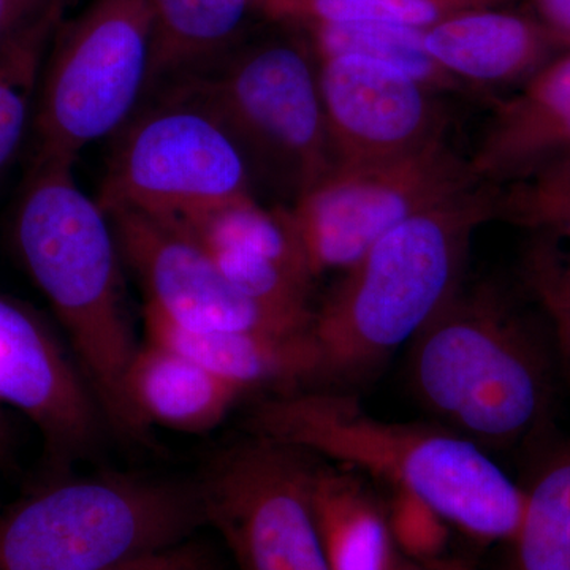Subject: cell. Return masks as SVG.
<instances>
[{
	"instance_id": "cell-3",
	"label": "cell",
	"mask_w": 570,
	"mask_h": 570,
	"mask_svg": "<svg viewBox=\"0 0 570 570\" xmlns=\"http://www.w3.org/2000/svg\"><path fill=\"white\" fill-rule=\"evenodd\" d=\"M73 165L33 159L14 213V243L66 330L100 414L126 436H140L126 393L138 344L124 303L122 255L110 216L81 189Z\"/></svg>"
},
{
	"instance_id": "cell-17",
	"label": "cell",
	"mask_w": 570,
	"mask_h": 570,
	"mask_svg": "<svg viewBox=\"0 0 570 570\" xmlns=\"http://www.w3.org/2000/svg\"><path fill=\"white\" fill-rule=\"evenodd\" d=\"M431 58L464 86L528 80L554 48L535 18L482 7L460 11L423 31Z\"/></svg>"
},
{
	"instance_id": "cell-1",
	"label": "cell",
	"mask_w": 570,
	"mask_h": 570,
	"mask_svg": "<svg viewBox=\"0 0 570 570\" xmlns=\"http://www.w3.org/2000/svg\"><path fill=\"white\" fill-rule=\"evenodd\" d=\"M247 425L255 436L417 494L478 542L508 543L519 530L523 487L485 450L439 423L387 422L346 393L296 390L262 401Z\"/></svg>"
},
{
	"instance_id": "cell-33",
	"label": "cell",
	"mask_w": 570,
	"mask_h": 570,
	"mask_svg": "<svg viewBox=\"0 0 570 570\" xmlns=\"http://www.w3.org/2000/svg\"><path fill=\"white\" fill-rule=\"evenodd\" d=\"M566 163H568L570 165V157H569V159H566Z\"/></svg>"
},
{
	"instance_id": "cell-7",
	"label": "cell",
	"mask_w": 570,
	"mask_h": 570,
	"mask_svg": "<svg viewBox=\"0 0 570 570\" xmlns=\"http://www.w3.org/2000/svg\"><path fill=\"white\" fill-rule=\"evenodd\" d=\"M153 20L148 0H94L59 28L37 97L36 157L73 163L121 130L149 91Z\"/></svg>"
},
{
	"instance_id": "cell-20",
	"label": "cell",
	"mask_w": 570,
	"mask_h": 570,
	"mask_svg": "<svg viewBox=\"0 0 570 570\" xmlns=\"http://www.w3.org/2000/svg\"><path fill=\"white\" fill-rule=\"evenodd\" d=\"M153 20L149 91L224 58L238 41L253 0H148ZM148 91V92H149Z\"/></svg>"
},
{
	"instance_id": "cell-9",
	"label": "cell",
	"mask_w": 570,
	"mask_h": 570,
	"mask_svg": "<svg viewBox=\"0 0 570 570\" xmlns=\"http://www.w3.org/2000/svg\"><path fill=\"white\" fill-rule=\"evenodd\" d=\"M479 184L442 138L400 159L335 165L284 212L314 279L346 272L403 220Z\"/></svg>"
},
{
	"instance_id": "cell-16",
	"label": "cell",
	"mask_w": 570,
	"mask_h": 570,
	"mask_svg": "<svg viewBox=\"0 0 570 570\" xmlns=\"http://www.w3.org/2000/svg\"><path fill=\"white\" fill-rule=\"evenodd\" d=\"M146 341L171 348L247 393L255 389L296 392L317 381L309 330L295 335L261 332H194L145 305Z\"/></svg>"
},
{
	"instance_id": "cell-29",
	"label": "cell",
	"mask_w": 570,
	"mask_h": 570,
	"mask_svg": "<svg viewBox=\"0 0 570 570\" xmlns=\"http://www.w3.org/2000/svg\"><path fill=\"white\" fill-rule=\"evenodd\" d=\"M48 0H0V47L22 28Z\"/></svg>"
},
{
	"instance_id": "cell-18",
	"label": "cell",
	"mask_w": 570,
	"mask_h": 570,
	"mask_svg": "<svg viewBox=\"0 0 570 570\" xmlns=\"http://www.w3.org/2000/svg\"><path fill=\"white\" fill-rule=\"evenodd\" d=\"M126 393L141 431L156 425L184 434L219 426L245 395L206 367L151 341L138 346L130 360Z\"/></svg>"
},
{
	"instance_id": "cell-32",
	"label": "cell",
	"mask_w": 570,
	"mask_h": 570,
	"mask_svg": "<svg viewBox=\"0 0 570 570\" xmlns=\"http://www.w3.org/2000/svg\"><path fill=\"white\" fill-rule=\"evenodd\" d=\"M3 442H6V430H3V423L0 420V449L3 448Z\"/></svg>"
},
{
	"instance_id": "cell-6",
	"label": "cell",
	"mask_w": 570,
	"mask_h": 570,
	"mask_svg": "<svg viewBox=\"0 0 570 570\" xmlns=\"http://www.w3.org/2000/svg\"><path fill=\"white\" fill-rule=\"evenodd\" d=\"M170 89L213 111L242 146L250 170L268 176L292 202L335 167L307 45L266 41L230 51Z\"/></svg>"
},
{
	"instance_id": "cell-11",
	"label": "cell",
	"mask_w": 570,
	"mask_h": 570,
	"mask_svg": "<svg viewBox=\"0 0 570 570\" xmlns=\"http://www.w3.org/2000/svg\"><path fill=\"white\" fill-rule=\"evenodd\" d=\"M110 216L122 261L145 291V305L194 332L295 335L309 326L266 309L235 288L175 223L132 212Z\"/></svg>"
},
{
	"instance_id": "cell-21",
	"label": "cell",
	"mask_w": 570,
	"mask_h": 570,
	"mask_svg": "<svg viewBox=\"0 0 570 570\" xmlns=\"http://www.w3.org/2000/svg\"><path fill=\"white\" fill-rule=\"evenodd\" d=\"M524 490L519 530L502 570H570V439L546 456Z\"/></svg>"
},
{
	"instance_id": "cell-19",
	"label": "cell",
	"mask_w": 570,
	"mask_h": 570,
	"mask_svg": "<svg viewBox=\"0 0 570 570\" xmlns=\"http://www.w3.org/2000/svg\"><path fill=\"white\" fill-rule=\"evenodd\" d=\"M313 508L328 570H395L385 508L354 469L316 466Z\"/></svg>"
},
{
	"instance_id": "cell-31",
	"label": "cell",
	"mask_w": 570,
	"mask_h": 570,
	"mask_svg": "<svg viewBox=\"0 0 570 570\" xmlns=\"http://www.w3.org/2000/svg\"><path fill=\"white\" fill-rule=\"evenodd\" d=\"M450 2L466 3L471 7H501L505 0H450Z\"/></svg>"
},
{
	"instance_id": "cell-10",
	"label": "cell",
	"mask_w": 570,
	"mask_h": 570,
	"mask_svg": "<svg viewBox=\"0 0 570 570\" xmlns=\"http://www.w3.org/2000/svg\"><path fill=\"white\" fill-rule=\"evenodd\" d=\"M317 464L303 450L250 434L195 485L205 524L239 570H328L313 508Z\"/></svg>"
},
{
	"instance_id": "cell-15",
	"label": "cell",
	"mask_w": 570,
	"mask_h": 570,
	"mask_svg": "<svg viewBox=\"0 0 570 570\" xmlns=\"http://www.w3.org/2000/svg\"><path fill=\"white\" fill-rule=\"evenodd\" d=\"M570 157V51L499 105L471 163L480 183L520 181Z\"/></svg>"
},
{
	"instance_id": "cell-14",
	"label": "cell",
	"mask_w": 570,
	"mask_h": 570,
	"mask_svg": "<svg viewBox=\"0 0 570 570\" xmlns=\"http://www.w3.org/2000/svg\"><path fill=\"white\" fill-rule=\"evenodd\" d=\"M171 223L204 247L247 298L292 321H311L313 276L284 206L268 209L249 197Z\"/></svg>"
},
{
	"instance_id": "cell-28",
	"label": "cell",
	"mask_w": 570,
	"mask_h": 570,
	"mask_svg": "<svg viewBox=\"0 0 570 570\" xmlns=\"http://www.w3.org/2000/svg\"><path fill=\"white\" fill-rule=\"evenodd\" d=\"M535 20L549 33L554 47L570 51V0H531Z\"/></svg>"
},
{
	"instance_id": "cell-23",
	"label": "cell",
	"mask_w": 570,
	"mask_h": 570,
	"mask_svg": "<svg viewBox=\"0 0 570 570\" xmlns=\"http://www.w3.org/2000/svg\"><path fill=\"white\" fill-rule=\"evenodd\" d=\"M306 36L314 59L333 56H363L396 67L434 92H461L466 86L448 73L426 51L425 29L390 22L311 26L299 29Z\"/></svg>"
},
{
	"instance_id": "cell-2",
	"label": "cell",
	"mask_w": 570,
	"mask_h": 570,
	"mask_svg": "<svg viewBox=\"0 0 570 570\" xmlns=\"http://www.w3.org/2000/svg\"><path fill=\"white\" fill-rule=\"evenodd\" d=\"M498 202L497 186L471 187L403 220L343 272L311 321L317 381L358 384L411 343L461 287L469 245Z\"/></svg>"
},
{
	"instance_id": "cell-12",
	"label": "cell",
	"mask_w": 570,
	"mask_h": 570,
	"mask_svg": "<svg viewBox=\"0 0 570 570\" xmlns=\"http://www.w3.org/2000/svg\"><path fill=\"white\" fill-rule=\"evenodd\" d=\"M335 165L400 159L444 138V112L425 85L363 56L317 59Z\"/></svg>"
},
{
	"instance_id": "cell-27",
	"label": "cell",
	"mask_w": 570,
	"mask_h": 570,
	"mask_svg": "<svg viewBox=\"0 0 570 570\" xmlns=\"http://www.w3.org/2000/svg\"><path fill=\"white\" fill-rule=\"evenodd\" d=\"M105 570H219L208 547L184 540L167 549L151 551Z\"/></svg>"
},
{
	"instance_id": "cell-26",
	"label": "cell",
	"mask_w": 570,
	"mask_h": 570,
	"mask_svg": "<svg viewBox=\"0 0 570 570\" xmlns=\"http://www.w3.org/2000/svg\"><path fill=\"white\" fill-rule=\"evenodd\" d=\"M528 277L550 321L557 365L570 382V291L531 266Z\"/></svg>"
},
{
	"instance_id": "cell-8",
	"label": "cell",
	"mask_w": 570,
	"mask_h": 570,
	"mask_svg": "<svg viewBox=\"0 0 570 570\" xmlns=\"http://www.w3.org/2000/svg\"><path fill=\"white\" fill-rule=\"evenodd\" d=\"M126 126L100 190L105 212L176 220L254 197L242 146L197 100L168 89Z\"/></svg>"
},
{
	"instance_id": "cell-25",
	"label": "cell",
	"mask_w": 570,
	"mask_h": 570,
	"mask_svg": "<svg viewBox=\"0 0 570 570\" xmlns=\"http://www.w3.org/2000/svg\"><path fill=\"white\" fill-rule=\"evenodd\" d=\"M385 515L393 546L409 561L417 564L442 561L453 528L430 502L411 491L392 489Z\"/></svg>"
},
{
	"instance_id": "cell-13",
	"label": "cell",
	"mask_w": 570,
	"mask_h": 570,
	"mask_svg": "<svg viewBox=\"0 0 570 570\" xmlns=\"http://www.w3.org/2000/svg\"><path fill=\"white\" fill-rule=\"evenodd\" d=\"M0 401L21 411L43 438L52 460L88 452L100 409L88 382L47 326L0 296Z\"/></svg>"
},
{
	"instance_id": "cell-4",
	"label": "cell",
	"mask_w": 570,
	"mask_h": 570,
	"mask_svg": "<svg viewBox=\"0 0 570 570\" xmlns=\"http://www.w3.org/2000/svg\"><path fill=\"white\" fill-rule=\"evenodd\" d=\"M554 363L501 292L460 287L411 341L409 384L439 425L480 449H509L549 420Z\"/></svg>"
},
{
	"instance_id": "cell-5",
	"label": "cell",
	"mask_w": 570,
	"mask_h": 570,
	"mask_svg": "<svg viewBox=\"0 0 570 570\" xmlns=\"http://www.w3.org/2000/svg\"><path fill=\"white\" fill-rule=\"evenodd\" d=\"M195 485L97 475L48 487L0 517V570H105L189 540Z\"/></svg>"
},
{
	"instance_id": "cell-30",
	"label": "cell",
	"mask_w": 570,
	"mask_h": 570,
	"mask_svg": "<svg viewBox=\"0 0 570 570\" xmlns=\"http://www.w3.org/2000/svg\"><path fill=\"white\" fill-rule=\"evenodd\" d=\"M395 570H471L468 566L460 564V562H444L439 561L434 564H417V562H397Z\"/></svg>"
},
{
	"instance_id": "cell-24",
	"label": "cell",
	"mask_w": 570,
	"mask_h": 570,
	"mask_svg": "<svg viewBox=\"0 0 570 570\" xmlns=\"http://www.w3.org/2000/svg\"><path fill=\"white\" fill-rule=\"evenodd\" d=\"M253 3L257 14L296 29L360 22L426 29L460 11L482 9L450 0H253Z\"/></svg>"
},
{
	"instance_id": "cell-22",
	"label": "cell",
	"mask_w": 570,
	"mask_h": 570,
	"mask_svg": "<svg viewBox=\"0 0 570 570\" xmlns=\"http://www.w3.org/2000/svg\"><path fill=\"white\" fill-rule=\"evenodd\" d=\"M69 0H48L0 47V174L13 159L33 111L48 52Z\"/></svg>"
}]
</instances>
